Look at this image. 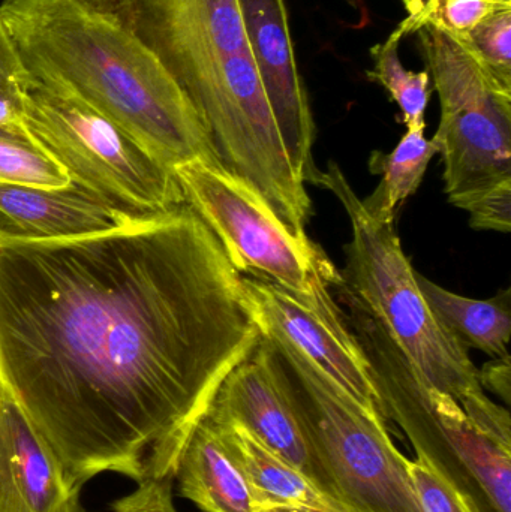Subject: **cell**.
<instances>
[{
  "label": "cell",
  "instance_id": "6da1fadb",
  "mask_svg": "<svg viewBox=\"0 0 511 512\" xmlns=\"http://www.w3.org/2000/svg\"><path fill=\"white\" fill-rule=\"evenodd\" d=\"M260 336L242 274L189 206L71 239L0 236V385L80 487L173 480Z\"/></svg>",
  "mask_w": 511,
  "mask_h": 512
},
{
  "label": "cell",
  "instance_id": "7a4b0ae2",
  "mask_svg": "<svg viewBox=\"0 0 511 512\" xmlns=\"http://www.w3.org/2000/svg\"><path fill=\"white\" fill-rule=\"evenodd\" d=\"M0 14L38 83L86 102L171 170L222 168L182 87L116 12L90 0H2Z\"/></svg>",
  "mask_w": 511,
  "mask_h": 512
},
{
  "label": "cell",
  "instance_id": "3957f363",
  "mask_svg": "<svg viewBox=\"0 0 511 512\" xmlns=\"http://www.w3.org/2000/svg\"><path fill=\"white\" fill-rule=\"evenodd\" d=\"M315 185L332 192L350 218L342 285L386 328L426 384L449 394L462 408L483 399L479 369L423 297L395 219L371 212L335 161L320 171Z\"/></svg>",
  "mask_w": 511,
  "mask_h": 512
},
{
  "label": "cell",
  "instance_id": "277c9868",
  "mask_svg": "<svg viewBox=\"0 0 511 512\" xmlns=\"http://www.w3.org/2000/svg\"><path fill=\"white\" fill-rule=\"evenodd\" d=\"M267 366L306 442L356 512H420L408 477L410 460L384 421L285 340L261 333Z\"/></svg>",
  "mask_w": 511,
  "mask_h": 512
},
{
  "label": "cell",
  "instance_id": "5b68a950",
  "mask_svg": "<svg viewBox=\"0 0 511 512\" xmlns=\"http://www.w3.org/2000/svg\"><path fill=\"white\" fill-rule=\"evenodd\" d=\"M363 351L387 420L395 421L474 512H511V448L480 432L462 406L411 366L384 328L366 331Z\"/></svg>",
  "mask_w": 511,
  "mask_h": 512
},
{
  "label": "cell",
  "instance_id": "8992f818",
  "mask_svg": "<svg viewBox=\"0 0 511 512\" xmlns=\"http://www.w3.org/2000/svg\"><path fill=\"white\" fill-rule=\"evenodd\" d=\"M24 129L68 173L71 182L135 216L186 206L173 170L81 99L36 81L24 107Z\"/></svg>",
  "mask_w": 511,
  "mask_h": 512
},
{
  "label": "cell",
  "instance_id": "52a82bcc",
  "mask_svg": "<svg viewBox=\"0 0 511 512\" xmlns=\"http://www.w3.org/2000/svg\"><path fill=\"white\" fill-rule=\"evenodd\" d=\"M420 50L440 96L434 138L443 158L450 203L471 201L511 179V86L479 62L462 39L432 24L417 30Z\"/></svg>",
  "mask_w": 511,
  "mask_h": 512
},
{
  "label": "cell",
  "instance_id": "ba28073f",
  "mask_svg": "<svg viewBox=\"0 0 511 512\" xmlns=\"http://www.w3.org/2000/svg\"><path fill=\"white\" fill-rule=\"evenodd\" d=\"M186 206L210 228L240 274L311 298L333 288L341 273L321 246L293 236L263 198L227 171L204 162L174 168Z\"/></svg>",
  "mask_w": 511,
  "mask_h": 512
},
{
  "label": "cell",
  "instance_id": "9c48e42d",
  "mask_svg": "<svg viewBox=\"0 0 511 512\" xmlns=\"http://www.w3.org/2000/svg\"><path fill=\"white\" fill-rule=\"evenodd\" d=\"M113 12L150 48L189 101L249 50L240 0H117Z\"/></svg>",
  "mask_w": 511,
  "mask_h": 512
},
{
  "label": "cell",
  "instance_id": "30bf717a",
  "mask_svg": "<svg viewBox=\"0 0 511 512\" xmlns=\"http://www.w3.org/2000/svg\"><path fill=\"white\" fill-rule=\"evenodd\" d=\"M242 288L260 333L285 340L366 412L387 423L368 358L330 289L300 297L276 283L243 274Z\"/></svg>",
  "mask_w": 511,
  "mask_h": 512
},
{
  "label": "cell",
  "instance_id": "8fae6325",
  "mask_svg": "<svg viewBox=\"0 0 511 512\" xmlns=\"http://www.w3.org/2000/svg\"><path fill=\"white\" fill-rule=\"evenodd\" d=\"M243 26L288 158L305 183L317 182L315 123L297 66L284 0H240Z\"/></svg>",
  "mask_w": 511,
  "mask_h": 512
},
{
  "label": "cell",
  "instance_id": "7c38bea8",
  "mask_svg": "<svg viewBox=\"0 0 511 512\" xmlns=\"http://www.w3.org/2000/svg\"><path fill=\"white\" fill-rule=\"evenodd\" d=\"M206 415L216 423L230 424L251 433L264 447L339 499L332 478L309 447L276 387L260 340L251 354L227 373Z\"/></svg>",
  "mask_w": 511,
  "mask_h": 512
},
{
  "label": "cell",
  "instance_id": "4fadbf2b",
  "mask_svg": "<svg viewBox=\"0 0 511 512\" xmlns=\"http://www.w3.org/2000/svg\"><path fill=\"white\" fill-rule=\"evenodd\" d=\"M80 489L0 385V512H77Z\"/></svg>",
  "mask_w": 511,
  "mask_h": 512
},
{
  "label": "cell",
  "instance_id": "5bb4252c",
  "mask_svg": "<svg viewBox=\"0 0 511 512\" xmlns=\"http://www.w3.org/2000/svg\"><path fill=\"white\" fill-rule=\"evenodd\" d=\"M131 215L71 182L62 188L0 183V236L27 240L71 239L123 227Z\"/></svg>",
  "mask_w": 511,
  "mask_h": 512
},
{
  "label": "cell",
  "instance_id": "9a60e30c",
  "mask_svg": "<svg viewBox=\"0 0 511 512\" xmlns=\"http://www.w3.org/2000/svg\"><path fill=\"white\" fill-rule=\"evenodd\" d=\"M206 418L242 472L258 511L279 507L303 512H356L264 447L251 433L237 426L216 423L207 415Z\"/></svg>",
  "mask_w": 511,
  "mask_h": 512
},
{
  "label": "cell",
  "instance_id": "2e32d148",
  "mask_svg": "<svg viewBox=\"0 0 511 512\" xmlns=\"http://www.w3.org/2000/svg\"><path fill=\"white\" fill-rule=\"evenodd\" d=\"M173 480L179 496L201 512H258L248 483L206 415L186 441Z\"/></svg>",
  "mask_w": 511,
  "mask_h": 512
},
{
  "label": "cell",
  "instance_id": "e0dca14e",
  "mask_svg": "<svg viewBox=\"0 0 511 512\" xmlns=\"http://www.w3.org/2000/svg\"><path fill=\"white\" fill-rule=\"evenodd\" d=\"M416 280L435 318L462 346L479 349L492 358L510 355V288L489 300H473L447 291L417 271Z\"/></svg>",
  "mask_w": 511,
  "mask_h": 512
},
{
  "label": "cell",
  "instance_id": "ac0fdd59",
  "mask_svg": "<svg viewBox=\"0 0 511 512\" xmlns=\"http://www.w3.org/2000/svg\"><path fill=\"white\" fill-rule=\"evenodd\" d=\"M426 122L408 126L392 153L374 152L369 159L372 173L380 174V186L363 204L371 212L395 219L399 206L416 194L432 158L438 155L434 140L425 135Z\"/></svg>",
  "mask_w": 511,
  "mask_h": 512
},
{
  "label": "cell",
  "instance_id": "d6986e66",
  "mask_svg": "<svg viewBox=\"0 0 511 512\" xmlns=\"http://www.w3.org/2000/svg\"><path fill=\"white\" fill-rule=\"evenodd\" d=\"M404 36L393 30L389 38L371 50L374 69L369 72L371 80L378 81L392 96L401 110L408 126L425 123L426 108L431 99V75L428 71H410L399 59V42Z\"/></svg>",
  "mask_w": 511,
  "mask_h": 512
},
{
  "label": "cell",
  "instance_id": "ffe728a7",
  "mask_svg": "<svg viewBox=\"0 0 511 512\" xmlns=\"http://www.w3.org/2000/svg\"><path fill=\"white\" fill-rule=\"evenodd\" d=\"M0 183L62 188L71 179L65 168L29 135L0 129Z\"/></svg>",
  "mask_w": 511,
  "mask_h": 512
},
{
  "label": "cell",
  "instance_id": "44dd1931",
  "mask_svg": "<svg viewBox=\"0 0 511 512\" xmlns=\"http://www.w3.org/2000/svg\"><path fill=\"white\" fill-rule=\"evenodd\" d=\"M36 80L0 14V129L24 132V107Z\"/></svg>",
  "mask_w": 511,
  "mask_h": 512
},
{
  "label": "cell",
  "instance_id": "7402d4cb",
  "mask_svg": "<svg viewBox=\"0 0 511 512\" xmlns=\"http://www.w3.org/2000/svg\"><path fill=\"white\" fill-rule=\"evenodd\" d=\"M459 39L489 72L511 86V9L491 15Z\"/></svg>",
  "mask_w": 511,
  "mask_h": 512
},
{
  "label": "cell",
  "instance_id": "603a6c76",
  "mask_svg": "<svg viewBox=\"0 0 511 512\" xmlns=\"http://www.w3.org/2000/svg\"><path fill=\"white\" fill-rule=\"evenodd\" d=\"M408 477L420 512H474L459 490L422 457L408 462Z\"/></svg>",
  "mask_w": 511,
  "mask_h": 512
},
{
  "label": "cell",
  "instance_id": "cb8c5ba5",
  "mask_svg": "<svg viewBox=\"0 0 511 512\" xmlns=\"http://www.w3.org/2000/svg\"><path fill=\"white\" fill-rule=\"evenodd\" d=\"M504 9H511V0H438L426 24L465 38L483 20Z\"/></svg>",
  "mask_w": 511,
  "mask_h": 512
},
{
  "label": "cell",
  "instance_id": "d4e9b609",
  "mask_svg": "<svg viewBox=\"0 0 511 512\" xmlns=\"http://www.w3.org/2000/svg\"><path fill=\"white\" fill-rule=\"evenodd\" d=\"M470 225L474 230L510 233L511 179L492 186L468 204Z\"/></svg>",
  "mask_w": 511,
  "mask_h": 512
},
{
  "label": "cell",
  "instance_id": "484cf974",
  "mask_svg": "<svg viewBox=\"0 0 511 512\" xmlns=\"http://www.w3.org/2000/svg\"><path fill=\"white\" fill-rule=\"evenodd\" d=\"M173 480H147L111 504V512H179L173 502Z\"/></svg>",
  "mask_w": 511,
  "mask_h": 512
},
{
  "label": "cell",
  "instance_id": "4316f807",
  "mask_svg": "<svg viewBox=\"0 0 511 512\" xmlns=\"http://www.w3.org/2000/svg\"><path fill=\"white\" fill-rule=\"evenodd\" d=\"M479 382L483 390L497 394L506 405L511 402V360L510 355L494 358L479 370Z\"/></svg>",
  "mask_w": 511,
  "mask_h": 512
},
{
  "label": "cell",
  "instance_id": "83f0119b",
  "mask_svg": "<svg viewBox=\"0 0 511 512\" xmlns=\"http://www.w3.org/2000/svg\"><path fill=\"white\" fill-rule=\"evenodd\" d=\"M438 0H402L405 9L408 11L407 18L396 27L402 36L413 35L417 30L422 29L428 21L429 15L434 11Z\"/></svg>",
  "mask_w": 511,
  "mask_h": 512
},
{
  "label": "cell",
  "instance_id": "f1b7e54d",
  "mask_svg": "<svg viewBox=\"0 0 511 512\" xmlns=\"http://www.w3.org/2000/svg\"><path fill=\"white\" fill-rule=\"evenodd\" d=\"M90 2L98 6V8L105 9V11H113L117 0H90Z\"/></svg>",
  "mask_w": 511,
  "mask_h": 512
},
{
  "label": "cell",
  "instance_id": "f546056e",
  "mask_svg": "<svg viewBox=\"0 0 511 512\" xmlns=\"http://www.w3.org/2000/svg\"><path fill=\"white\" fill-rule=\"evenodd\" d=\"M258 512H303V511H297V510H290V508H266V510H260Z\"/></svg>",
  "mask_w": 511,
  "mask_h": 512
},
{
  "label": "cell",
  "instance_id": "4dcf8cb0",
  "mask_svg": "<svg viewBox=\"0 0 511 512\" xmlns=\"http://www.w3.org/2000/svg\"><path fill=\"white\" fill-rule=\"evenodd\" d=\"M77 512H95V511L84 510V508L81 507V505H80V507H78Z\"/></svg>",
  "mask_w": 511,
  "mask_h": 512
}]
</instances>
